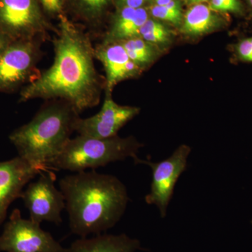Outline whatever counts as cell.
<instances>
[{"label":"cell","mask_w":252,"mask_h":252,"mask_svg":"<svg viewBox=\"0 0 252 252\" xmlns=\"http://www.w3.org/2000/svg\"><path fill=\"white\" fill-rule=\"evenodd\" d=\"M54 41V62L22 88L19 102L62 99L79 114L99 104L105 81L94 66V48L89 36L65 14L61 16Z\"/></svg>","instance_id":"6da1fadb"},{"label":"cell","mask_w":252,"mask_h":252,"mask_svg":"<svg viewBox=\"0 0 252 252\" xmlns=\"http://www.w3.org/2000/svg\"><path fill=\"white\" fill-rule=\"evenodd\" d=\"M69 228L80 238L102 234L124 215L129 201L126 186L115 176L94 171L74 172L59 181Z\"/></svg>","instance_id":"7a4b0ae2"},{"label":"cell","mask_w":252,"mask_h":252,"mask_svg":"<svg viewBox=\"0 0 252 252\" xmlns=\"http://www.w3.org/2000/svg\"><path fill=\"white\" fill-rule=\"evenodd\" d=\"M79 114L62 99H50L31 122L9 135L18 157L34 166L47 170L71 139Z\"/></svg>","instance_id":"3957f363"},{"label":"cell","mask_w":252,"mask_h":252,"mask_svg":"<svg viewBox=\"0 0 252 252\" xmlns=\"http://www.w3.org/2000/svg\"><path fill=\"white\" fill-rule=\"evenodd\" d=\"M142 147V144L132 136L98 139L78 135L69 140L48 167L79 172L87 169L94 170L127 158H132L135 161Z\"/></svg>","instance_id":"277c9868"},{"label":"cell","mask_w":252,"mask_h":252,"mask_svg":"<svg viewBox=\"0 0 252 252\" xmlns=\"http://www.w3.org/2000/svg\"><path fill=\"white\" fill-rule=\"evenodd\" d=\"M0 31L12 41L41 39L57 33L36 0H0Z\"/></svg>","instance_id":"5b68a950"},{"label":"cell","mask_w":252,"mask_h":252,"mask_svg":"<svg viewBox=\"0 0 252 252\" xmlns=\"http://www.w3.org/2000/svg\"><path fill=\"white\" fill-rule=\"evenodd\" d=\"M42 41H13L0 54V93L14 92L39 77L41 72L36 66Z\"/></svg>","instance_id":"8992f818"},{"label":"cell","mask_w":252,"mask_h":252,"mask_svg":"<svg viewBox=\"0 0 252 252\" xmlns=\"http://www.w3.org/2000/svg\"><path fill=\"white\" fill-rule=\"evenodd\" d=\"M67 252L39 223L26 220L14 209L0 235V252Z\"/></svg>","instance_id":"52a82bcc"},{"label":"cell","mask_w":252,"mask_h":252,"mask_svg":"<svg viewBox=\"0 0 252 252\" xmlns=\"http://www.w3.org/2000/svg\"><path fill=\"white\" fill-rule=\"evenodd\" d=\"M54 172L43 171L39 178L31 182L23 190L21 198L30 212V219L36 223H62L61 215L65 209V200L62 191L56 188Z\"/></svg>","instance_id":"ba28073f"},{"label":"cell","mask_w":252,"mask_h":252,"mask_svg":"<svg viewBox=\"0 0 252 252\" xmlns=\"http://www.w3.org/2000/svg\"><path fill=\"white\" fill-rule=\"evenodd\" d=\"M190 150L189 146L182 144L170 157L162 161L147 162L139 158L135 160V162L147 164L152 168V185L150 192L146 195L145 201L149 205H157L162 218L166 215L176 183L187 169Z\"/></svg>","instance_id":"9c48e42d"},{"label":"cell","mask_w":252,"mask_h":252,"mask_svg":"<svg viewBox=\"0 0 252 252\" xmlns=\"http://www.w3.org/2000/svg\"><path fill=\"white\" fill-rule=\"evenodd\" d=\"M111 94L106 93L102 109L97 114L86 119L78 118L74 131L79 135L98 139L115 137L123 126L140 112L139 107L116 103Z\"/></svg>","instance_id":"30bf717a"},{"label":"cell","mask_w":252,"mask_h":252,"mask_svg":"<svg viewBox=\"0 0 252 252\" xmlns=\"http://www.w3.org/2000/svg\"><path fill=\"white\" fill-rule=\"evenodd\" d=\"M45 170L31 165L20 157L0 161V225L6 219L10 205L21 198L25 187Z\"/></svg>","instance_id":"8fae6325"},{"label":"cell","mask_w":252,"mask_h":252,"mask_svg":"<svg viewBox=\"0 0 252 252\" xmlns=\"http://www.w3.org/2000/svg\"><path fill=\"white\" fill-rule=\"evenodd\" d=\"M94 58L103 64L106 72L105 92L112 94L121 81L138 77L143 72L131 61L120 42L104 41L94 48Z\"/></svg>","instance_id":"7c38bea8"},{"label":"cell","mask_w":252,"mask_h":252,"mask_svg":"<svg viewBox=\"0 0 252 252\" xmlns=\"http://www.w3.org/2000/svg\"><path fill=\"white\" fill-rule=\"evenodd\" d=\"M147 8H117L104 41L116 42L139 36L141 28L149 19Z\"/></svg>","instance_id":"4fadbf2b"},{"label":"cell","mask_w":252,"mask_h":252,"mask_svg":"<svg viewBox=\"0 0 252 252\" xmlns=\"http://www.w3.org/2000/svg\"><path fill=\"white\" fill-rule=\"evenodd\" d=\"M225 24L224 18L204 3L189 8L184 16L180 31L184 35L197 38L219 31Z\"/></svg>","instance_id":"5bb4252c"},{"label":"cell","mask_w":252,"mask_h":252,"mask_svg":"<svg viewBox=\"0 0 252 252\" xmlns=\"http://www.w3.org/2000/svg\"><path fill=\"white\" fill-rule=\"evenodd\" d=\"M138 240L124 234H99L80 238L71 244L67 252H136L140 250Z\"/></svg>","instance_id":"9a60e30c"},{"label":"cell","mask_w":252,"mask_h":252,"mask_svg":"<svg viewBox=\"0 0 252 252\" xmlns=\"http://www.w3.org/2000/svg\"><path fill=\"white\" fill-rule=\"evenodd\" d=\"M113 0H67L65 15L77 21L95 27L102 22Z\"/></svg>","instance_id":"2e32d148"},{"label":"cell","mask_w":252,"mask_h":252,"mask_svg":"<svg viewBox=\"0 0 252 252\" xmlns=\"http://www.w3.org/2000/svg\"><path fill=\"white\" fill-rule=\"evenodd\" d=\"M118 42L124 46L131 61L143 71L156 61L159 56L158 46L144 40L140 36Z\"/></svg>","instance_id":"e0dca14e"},{"label":"cell","mask_w":252,"mask_h":252,"mask_svg":"<svg viewBox=\"0 0 252 252\" xmlns=\"http://www.w3.org/2000/svg\"><path fill=\"white\" fill-rule=\"evenodd\" d=\"M139 36L159 47L171 42L173 32L160 21L149 17L141 28Z\"/></svg>","instance_id":"ac0fdd59"},{"label":"cell","mask_w":252,"mask_h":252,"mask_svg":"<svg viewBox=\"0 0 252 252\" xmlns=\"http://www.w3.org/2000/svg\"><path fill=\"white\" fill-rule=\"evenodd\" d=\"M147 9L149 14L158 21H165L180 27L183 21V9L180 0H173L163 6L152 5Z\"/></svg>","instance_id":"d6986e66"},{"label":"cell","mask_w":252,"mask_h":252,"mask_svg":"<svg viewBox=\"0 0 252 252\" xmlns=\"http://www.w3.org/2000/svg\"><path fill=\"white\" fill-rule=\"evenodd\" d=\"M43 12L49 18H57L65 14L67 0H36Z\"/></svg>","instance_id":"ffe728a7"},{"label":"cell","mask_w":252,"mask_h":252,"mask_svg":"<svg viewBox=\"0 0 252 252\" xmlns=\"http://www.w3.org/2000/svg\"><path fill=\"white\" fill-rule=\"evenodd\" d=\"M209 7L217 13H233L242 14L243 5L240 0H210Z\"/></svg>","instance_id":"44dd1931"},{"label":"cell","mask_w":252,"mask_h":252,"mask_svg":"<svg viewBox=\"0 0 252 252\" xmlns=\"http://www.w3.org/2000/svg\"><path fill=\"white\" fill-rule=\"evenodd\" d=\"M236 52L239 59L246 62H252V44L248 38L237 44Z\"/></svg>","instance_id":"7402d4cb"},{"label":"cell","mask_w":252,"mask_h":252,"mask_svg":"<svg viewBox=\"0 0 252 252\" xmlns=\"http://www.w3.org/2000/svg\"><path fill=\"white\" fill-rule=\"evenodd\" d=\"M149 0H113L116 7H130L133 9L144 7V5Z\"/></svg>","instance_id":"603a6c76"},{"label":"cell","mask_w":252,"mask_h":252,"mask_svg":"<svg viewBox=\"0 0 252 252\" xmlns=\"http://www.w3.org/2000/svg\"><path fill=\"white\" fill-rule=\"evenodd\" d=\"M11 42H13V41L10 40L8 36L5 35L4 33L0 31V54H1Z\"/></svg>","instance_id":"cb8c5ba5"},{"label":"cell","mask_w":252,"mask_h":252,"mask_svg":"<svg viewBox=\"0 0 252 252\" xmlns=\"http://www.w3.org/2000/svg\"><path fill=\"white\" fill-rule=\"evenodd\" d=\"M187 4L189 5H195L199 4H204L207 1H210V0H185Z\"/></svg>","instance_id":"d4e9b609"},{"label":"cell","mask_w":252,"mask_h":252,"mask_svg":"<svg viewBox=\"0 0 252 252\" xmlns=\"http://www.w3.org/2000/svg\"><path fill=\"white\" fill-rule=\"evenodd\" d=\"M152 2L154 3L153 5H158V6H163L166 5L169 3L171 2L173 0H152Z\"/></svg>","instance_id":"484cf974"},{"label":"cell","mask_w":252,"mask_h":252,"mask_svg":"<svg viewBox=\"0 0 252 252\" xmlns=\"http://www.w3.org/2000/svg\"><path fill=\"white\" fill-rule=\"evenodd\" d=\"M248 1V4L250 5V7L252 9V0H247Z\"/></svg>","instance_id":"4316f807"}]
</instances>
